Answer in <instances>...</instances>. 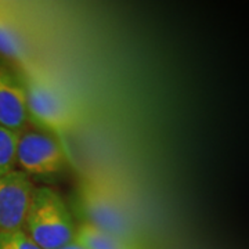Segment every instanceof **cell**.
I'll use <instances>...</instances> for the list:
<instances>
[{
    "label": "cell",
    "mask_w": 249,
    "mask_h": 249,
    "mask_svg": "<svg viewBox=\"0 0 249 249\" xmlns=\"http://www.w3.org/2000/svg\"><path fill=\"white\" fill-rule=\"evenodd\" d=\"M21 133L0 126V178L16 170L17 144Z\"/></svg>",
    "instance_id": "9c48e42d"
},
{
    "label": "cell",
    "mask_w": 249,
    "mask_h": 249,
    "mask_svg": "<svg viewBox=\"0 0 249 249\" xmlns=\"http://www.w3.org/2000/svg\"><path fill=\"white\" fill-rule=\"evenodd\" d=\"M18 75L27 93L29 121L53 134L68 150L67 139L78 124L70 98L35 64L18 68Z\"/></svg>",
    "instance_id": "6da1fadb"
},
{
    "label": "cell",
    "mask_w": 249,
    "mask_h": 249,
    "mask_svg": "<svg viewBox=\"0 0 249 249\" xmlns=\"http://www.w3.org/2000/svg\"><path fill=\"white\" fill-rule=\"evenodd\" d=\"M73 241L86 249H137L132 242H127L112 234L101 231L85 223H80L79 226H76V234Z\"/></svg>",
    "instance_id": "ba28073f"
},
{
    "label": "cell",
    "mask_w": 249,
    "mask_h": 249,
    "mask_svg": "<svg viewBox=\"0 0 249 249\" xmlns=\"http://www.w3.org/2000/svg\"><path fill=\"white\" fill-rule=\"evenodd\" d=\"M29 122L27 93L18 72L0 58V126L22 132Z\"/></svg>",
    "instance_id": "8992f818"
},
{
    "label": "cell",
    "mask_w": 249,
    "mask_h": 249,
    "mask_svg": "<svg viewBox=\"0 0 249 249\" xmlns=\"http://www.w3.org/2000/svg\"><path fill=\"white\" fill-rule=\"evenodd\" d=\"M22 230L42 249H60L73 242L76 224L64 198L40 186L34 188Z\"/></svg>",
    "instance_id": "7a4b0ae2"
},
{
    "label": "cell",
    "mask_w": 249,
    "mask_h": 249,
    "mask_svg": "<svg viewBox=\"0 0 249 249\" xmlns=\"http://www.w3.org/2000/svg\"><path fill=\"white\" fill-rule=\"evenodd\" d=\"M60 249H86L85 247H82L80 244H78V242H71V244H68V245H65V247H62V248Z\"/></svg>",
    "instance_id": "8fae6325"
},
{
    "label": "cell",
    "mask_w": 249,
    "mask_h": 249,
    "mask_svg": "<svg viewBox=\"0 0 249 249\" xmlns=\"http://www.w3.org/2000/svg\"><path fill=\"white\" fill-rule=\"evenodd\" d=\"M34 188L32 178L19 170L0 178V231L24 227Z\"/></svg>",
    "instance_id": "5b68a950"
},
{
    "label": "cell",
    "mask_w": 249,
    "mask_h": 249,
    "mask_svg": "<svg viewBox=\"0 0 249 249\" xmlns=\"http://www.w3.org/2000/svg\"><path fill=\"white\" fill-rule=\"evenodd\" d=\"M0 249H42L22 229L0 231Z\"/></svg>",
    "instance_id": "30bf717a"
},
{
    "label": "cell",
    "mask_w": 249,
    "mask_h": 249,
    "mask_svg": "<svg viewBox=\"0 0 249 249\" xmlns=\"http://www.w3.org/2000/svg\"><path fill=\"white\" fill-rule=\"evenodd\" d=\"M17 166L29 178H50L70 168V152L53 134L22 132L17 144Z\"/></svg>",
    "instance_id": "277c9868"
},
{
    "label": "cell",
    "mask_w": 249,
    "mask_h": 249,
    "mask_svg": "<svg viewBox=\"0 0 249 249\" xmlns=\"http://www.w3.org/2000/svg\"><path fill=\"white\" fill-rule=\"evenodd\" d=\"M0 57L24 68L32 61L31 46L7 7L0 4Z\"/></svg>",
    "instance_id": "52a82bcc"
},
{
    "label": "cell",
    "mask_w": 249,
    "mask_h": 249,
    "mask_svg": "<svg viewBox=\"0 0 249 249\" xmlns=\"http://www.w3.org/2000/svg\"><path fill=\"white\" fill-rule=\"evenodd\" d=\"M73 208L80 223L134 244L133 223L107 187L94 180H82L73 196Z\"/></svg>",
    "instance_id": "3957f363"
}]
</instances>
